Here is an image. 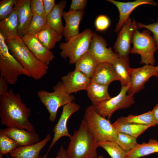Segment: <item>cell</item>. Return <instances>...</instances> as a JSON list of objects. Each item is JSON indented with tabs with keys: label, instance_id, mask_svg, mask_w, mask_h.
Segmentation results:
<instances>
[{
	"label": "cell",
	"instance_id": "obj_4",
	"mask_svg": "<svg viewBox=\"0 0 158 158\" xmlns=\"http://www.w3.org/2000/svg\"><path fill=\"white\" fill-rule=\"evenodd\" d=\"M91 133L98 142L109 140L118 143L117 132L109 120L100 115L93 105L86 108L83 119Z\"/></svg>",
	"mask_w": 158,
	"mask_h": 158
},
{
	"label": "cell",
	"instance_id": "obj_22",
	"mask_svg": "<svg viewBox=\"0 0 158 158\" xmlns=\"http://www.w3.org/2000/svg\"><path fill=\"white\" fill-rule=\"evenodd\" d=\"M18 26L17 12L14 7L11 13L0 21V33L5 40L13 39L18 36Z\"/></svg>",
	"mask_w": 158,
	"mask_h": 158
},
{
	"label": "cell",
	"instance_id": "obj_12",
	"mask_svg": "<svg viewBox=\"0 0 158 158\" xmlns=\"http://www.w3.org/2000/svg\"><path fill=\"white\" fill-rule=\"evenodd\" d=\"M80 109V106L73 102L63 107L60 118L53 130L54 133L53 138L47 152L43 158H47L51 148L59 139L64 136L71 137V135L69 133L67 127L68 121L71 116L78 111Z\"/></svg>",
	"mask_w": 158,
	"mask_h": 158
},
{
	"label": "cell",
	"instance_id": "obj_39",
	"mask_svg": "<svg viewBox=\"0 0 158 158\" xmlns=\"http://www.w3.org/2000/svg\"><path fill=\"white\" fill-rule=\"evenodd\" d=\"M87 2L86 0H72L69 10L73 11L84 10Z\"/></svg>",
	"mask_w": 158,
	"mask_h": 158
},
{
	"label": "cell",
	"instance_id": "obj_1",
	"mask_svg": "<svg viewBox=\"0 0 158 158\" xmlns=\"http://www.w3.org/2000/svg\"><path fill=\"white\" fill-rule=\"evenodd\" d=\"M31 109L23 102L19 93L15 94L11 89L0 97L1 125L35 132L33 125L29 120Z\"/></svg>",
	"mask_w": 158,
	"mask_h": 158
},
{
	"label": "cell",
	"instance_id": "obj_5",
	"mask_svg": "<svg viewBox=\"0 0 158 158\" xmlns=\"http://www.w3.org/2000/svg\"><path fill=\"white\" fill-rule=\"evenodd\" d=\"M53 90L51 92L41 90L37 92L40 101L49 114V119L52 122L56 120L60 107L73 102L75 99L74 95L67 92L61 81H59L54 85Z\"/></svg>",
	"mask_w": 158,
	"mask_h": 158
},
{
	"label": "cell",
	"instance_id": "obj_36",
	"mask_svg": "<svg viewBox=\"0 0 158 158\" xmlns=\"http://www.w3.org/2000/svg\"><path fill=\"white\" fill-rule=\"evenodd\" d=\"M110 20L105 15L98 16L95 21V26L97 31H103L107 29L110 25Z\"/></svg>",
	"mask_w": 158,
	"mask_h": 158
},
{
	"label": "cell",
	"instance_id": "obj_3",
	"mask_svg": "<svg viewBox=\"0 0 158 158\" xmlns=\"http://www.w3.org/2000/svg\"><path fill=\"white\" fill-rule=\"evenodd\" d=\"M11 54L35 80L41 79L47 73L48 66L37 59L28 48L22 37L5 40Z\"/></svg>",
	"mask_w": 158,
	"mask_h": 158
},
{
	"label": "cell",
	"instance_id": "obj_31",
	"mask_svg": "<svg viewBox=\"0 0 158 158\" xmlns=\"http://www.w3.org/2000/svg\"><path fill=\"white\" fill-rule=\"evenodd\" d=\"M99 147L103 148L111 158H126L127 152L124 150L116 142L104 140L98 142Z\"/></svg>",
	"mask_w": 158,
	"mask_h": 158
},
{
	"label": "cell",
	"instance_id": "obj_6",
	"mask_svg": "<svg viewBox=\"0 0 158 158\" xmlns=\"http://www.w3.org/2000/svg\"><path fill=\"white\" fill-rule=\"evenodd\" d=\"M0 73L8 84L14 85L21 75H30L18 60L11 54L5 40L0 33Z\"/></svg>",
	"mask_w": 158,
	"mask_h": 158
},
{
	"label": "cell",
	"instance_id": "obj_34",
	"mask_svg": "<svg viewBox=\"0 0 158 158\" xmlns=\"http://www.w3.org/2000/svg\"><path fill=\"white\" fill-rule=\"evenodd\" d=\"M117 137L118 144L127 152L133 149L138 144L137 138L127 134L117 132Z\"/></svg>",
	"mask_w": 158,
	"mask_h": 158
},
{
	"label": "cell",
	"instance_id": "obj_26",
	"mask_svg": "<svg viewBox=\"0 0 158 158\" xmlns=\"http://www.w3.org/2000/svg\"><path fill=\"white\" fill-rule=\"evenodd\" d=\"M75 69L91 78L99 63L89 50L78 60Z\"/></svg>",
	"mask_w": 158,
	"mask_h": 158
},
{
	"label": "cell",
	"instance_id": "obj_45",
	"mask_svg": "<svg viewBox=\"0 0 158 158\" xmlns=\"http://www.w3.org/2000/svg\"><path fill=\"white\" fill-rule=\"evenodd\" d=\"M6 158H11L10 157H9L8 154L6 155Z\"/></svg>",
	"mask_w": 158,
	"mask_h": 158
},
{
	"label": "cell",
	"instance_id": "obj_30",
	"mask_svg": "<svg viewBox=\"0 0 158 158\" xmlns=\"http://www.w3.org/2000/svg\"><path fill=\"white\" fill-rule=\"evenodd\" d=\"M118 132L123 133L137 138L151 126L132 123H122L116 121L112 124Z\"/></svg>",
	"mask_w": 158,
	"mask_h": 158
},
{
	"label": "cell",
	"instance_id": "obj_46",
	"mask_svg": "<svg viewBox=\"0 0 158 158\" xmlns=\"http://www.w3.org/2000/svg\"><path fill=\"white\" fill-rule=\"evenodd\" d=\"M38 158H42V157L41 156H39Z\"/></svg>",
	"mask_w": 158,
	"mask_h": 158
},
{
	"label": "cell",
	"instance_id": "obj_15",
	"mask_svg": "<svg viewBox=\"0 0 158 158\" xmlns=\"http://www.w3.org/2000/svg\"><path fill=\"white\" fill-rule=\"evenodd\" d=\"M61 80L66 91L70 95L79 91L86 90L91 82V78L75 69L62 77Z\"/></svg>",
	"mask_w": 158,
	"mask_h": 158
},
{
	"label": "cell",
	"instance_id": "obj_41",
	"mask_svg": "<svg viewBox=\"0 0 158 158\" xmlns=\"http://www.w3.org/2000/svg\"><path fill=\"white\" fill-rule=\"evenodd\" d=\"M8 84L6 81L0 76V97L4 95L8 92Z\"/></svg>",
	"mask_w": 158,
	"mask_h": 158
},
{
	"label": "cell",
	"instance_id": "obj_7",
	"mask_svg": "<svg viewBox=\"0 0 158 158\" xmlns=\"http://www.w3.org/2000/svg\"><path fill=\"white\" fill-rule=\"evenodd\" d=\"M94 33L91 29L87 28L67 42L61 43L59 46L61 50V56L64 59L68 58L70 64L75 63L89 50Z\"/></svg>",
	"mask_w": 158,
	"mask_h": 158
},
{
	"label": "cell",
	"instance_id": "obj_14",
	"mask_svg": "<svg viewBox=\"0 0 158 158\" xmlns=\"http://www.w3.org/2000/svg\"><path fill=\"white\" fill-rule=\"evenodd\" d=\"M115 5L119 12V19L114 31L118 33L121 29L133 10L137 7L144 4L154 6H158V4L153 0H136L132 2H123L115 0H107Z\"/></svg>",
	"mask_w": 158,
	"mask_h": 158
},
{
	"label": "cell",
	"instance_id": "obj_2",
	"mask_svg": "<svg viewBox=\"0 0 158 158\" xmlns=\"http://www.w3.org/2000/svg\"><path fill=\"white\" fill-rule=\"evenodd\" d=\"M66 150L68 158H97L98 142L83 119L79 128L74 131Z\"/></svg>",
	"mask_w": 158,
	"mask_h": 158
},
{
	"label": "cell",
	"instance_id": "obj_23",
	"mask_svg": "<svg viewBox=\"0 0 158 158\" xmlns=\"http://www.w3.org/2000/svg\"><path fill=\"white\" fill-rule=\"evenodd\" d=\"M119 79L121 86H126L130 84V76L128 56H119L111 63Z\"/></svg>",
	"mask_w": 158,
	"mask_h": 158
},
{
	"label": "cell",
	"instance_id": "obj_17",
	"mask_svg": "<svg viewBox=\"0 0 158 158\" xmlns=\"http://www.w3.org/2000/svg\"><path fill=\"white\" fill-rule=\"evenodd\" d=\"M85 13L84 10L63 11L62 17L65 22L62 36L67 42L70 38L78 34L80 23Z\"/></svg>",
	"mask_w": 158,
	"mask_h": 158
},
{
	"label": "cell",
	"instance_id": "obj_33",
	"mask_svg": "<svg viewBox=\"0 0 158 158\" xmlns=\"http://www.w3.org/2000/svg\"><path fill=\"white\" fill-rule=\"evenodd\" d=\"M47 24V17L37 15L33 16L28 25L27 33L35 35L44 28Z\"/></svg>",
	"mask_w": 158,
	"mask_h": 158
},
{
	"label": "cell",
	"instance_id": "obj_10",
	"mask_svg": "<svg viewBox=\"0 0 158 158\" xmlns=\"http://www.w3.org/2000/svg\"><path fill=\"white\" fill-rule=\"evenodd\" d=\"M130 82L127 94L133 96L144 87L146 83L152 77H158V71L157 66L150 64H145L137 68H130Z\"/></svg>",
	"mask_w": 158,
	"mask_h": 158
},
{
	"label": "cell",
	"instance_id": "obj_47",
	"mask_svg": "<svg viewBox=\"0 0 158 158\" xmlns=\"http://www.w3.org/2000/svg\"><path fill=\"white\" fill-rule=\"evenodd\" d=\"M157 70L158 71V66H157Z\"/></svg>",
	"mask_w": 158,
	"mask_h": 158
},
{
	"label": "cell",
	"instance_id": "obj_11",
	"mask_svg": "<svg viewBox=\"0 0 158 158\" xmlns=\"http://www.w3.org/2000/svg\"><path fill=\"white\" fill-rule=\"evenodd\" d=\"M134 19L129 18L118 32L114 46L115 53L122 56H128L130 53V44L135 31L138 30Z\"/></svg>",
	"mask_w": 158,
	"mask_h": 158
},
{
	"label": "cell",
	"instance_id": "obj_44",
	"mask_svg": "<svg viewBox=\"0 0 158 158\" xmlns=\"http://www.w3.org/2000/svg\"><path fill=\"white\" fill-rule=\"evenodd\" d=\"M97 158H105L103 156L101 155L98 156Z\"/></svg>",
	"mask_w": 158,
	"mask_h": 158
},
{
	"label": "cell",
	"instance_id": "obj_13",
	"mask_svg": "<svg viewBox=\"0 0 158 158\" xmlns=\"http://www.w3.org/2000/svg\"><path fill=\"white\" fill-rule=\"evenodd\" d=\"M105 40L101 36L94 32L89 50L93 55L99 63L111 62L119 55L114 52L111 48L107 47Z\"/></svg>",
	"mask_w": 158,
	"mask_h": 158
},
{
	"label": "cell",
	"instance_id": "obj_21",
	"mask_svg": "<svg viewBox=\"0 0 158 158\" xmlns=\"http://www.w3.org/2000/svg\"><path fill=\"white\" fill-rule=\"evenodd\" d=\"M51 136L47 134L41 141L34 144L19 146L11 153V158H38L40 151L49 141Z\"/></svg>",
	"mask_w": 158,
	"mask_h": 158
},
{
	"label": "cell",
	"instance_id": "obj_40",
	"mask_svg": "<svg viewBox=\"0 0 158 158\" xmlns=\"http://www.w3.org/2000/svg\"><path fill=\"white\" fill-rule=\"evenodd\" d=\"M45 16L47 17L56 5L54 0H42Z\"/></svg>",
	"mask_w": 158,
	"mask_h": 158
},
{
	"label": "cell",
	"instance_id": "obj_37",
	"mask_svg": "<svg viewBox=\"0 0 158 158\" xmlns=\"http://www.w3.org/2000/svg\"><path fill=\"white\" fill-rule=\"evenodd\" d=\"M137 25L138 29L145 28L152 33L153 37L156 43L157 47L158 49V20L156 23L148 25L137 22Z\"/></svg>",
	"mask_w": 158,
	"mask_h": 158
},
{
	"label": "cell",
	"instance_id": "obj_29",
	"mask_svg": "<svg viewBox=\"0 0 158 158\" xmlns=\"http://www.w3.org/2000/svg\"><path fill=\"white\" fill-rule=\"evenodd\" d=\"M116 121L121 123L145 125L151 127L156 125L151 110L139 115L130 114L126 117L121 116Z\"/></svg>",
	"mask_w": 158,
	"mask_h": 158
},
{
	"label": "cell",
	"instance_id": "obj_18",
	"mask_svg": "<svg viewBox=\"0 0 158 158\" xmlns=\"http://www.w3.org/2000/svg\"><path fill=\"white\" fill-rule=\"evenodd\" d=\"M0 130L16 142L19 146L30 145L39 142V135L35 131L11 127Z\"/></svg>",
	"mask_w": 158,
	"mask_h": 158
},
{
	"label": "cell",
	"instance_id": "obj_42",
	"mask_svg": "<svg viewBox=\"0 0 158 158\" xmlns=\"http://www.w3.org/2000/svg\"><path fill=\"white\" fill-rule=\"evenodd\" d=\"M51 158H68L65 149L63 144L61 146L56 156Z\"/></svg>",
	"mask_w": 158,
	"mask_h": 158
},
{
	"label": "cell",
	"instance_id": "obj_43",
	"mask_svg": "<svg viewBox=\"0 0 158 158\" xmlns=\"http://www.w3.org/2000/svg\"><path fill=\"white\" fill-rule=\"evenodd\" d=\"M151 111L154 122L158 125V102Z\"/></svg>",
	"mask_w": 158,
	"mask_h": 158
},
{
	"label": "cell",
	"instance_id": "obj_28",
	"mask_svg": "<svg viewBox=\"0 0 158 158\" xmlns=\"http://www.w3.org/2000/svg\"><path fill=\"white\" fill-rule=\"evenodd\" d=\"M108 86L91 82L86 91L87 97L91 101L92 105L111 97L108 92Z\"/></svg>",
	"mask_w": 158,
	"mask_h": 158
},
{
	"label": "cell",
	"instance_id": "obj_35",
	"mask_svg": "<svg viewBox=\"0 0 158 158\" xmlns=\"http://www.w3.org/2000/svg\"><path fill=\"white\" fill-rule=\"evenodd\" d=\"M17 0H2L0 1V20H1L12 12Z\"/></svg>",
	"mask_w": 158,
	"mask_h": 158
},
{
	"label": "cell",
	"instance_id": "obj_9",
	"mask_svg": "<svg viewBox=\"0 0 158 158\" xmlns=\"http://www.w3.org/2000/svg\"><path fill=\"white\" fill-rule=\"evenodd\" d=\"M129 87L130 84L126 86H121L120 92L116 96L93 105L97 112L110 120L116 111L130 107L135 101L133 96L127 94Z\"/></svg>",
	"mask_w": 158,
	"mask_h": 158
},
{
	"label": "cell",
	"instance_id": "obj_32",
	"mask_svg": "<svg viewBox=\"0 0 158 158\" xmlns=\"http://www.w3.org/2000/svg\"><path fill=\"white\" fill-rule=\"evenodd\" d=\"M19 146L16 142L0 130V158L10 154Z\"/></svg>",
	"mask_w": 158,
	"mask_h": 158
},
{
	"label": "cell",
	"instance_id": "obj_19",
	"mask_svg": "<svg viewBox=\"0 0 158 158\" xmlns=\"http://www.w3.org/2000/svg\"><path fill=\"white\" fill-rule=\"evenodd\" d=\"M14 7L16 10L18 17V35L22 37L27 33L28 25L33 16L30 9V0H17Z\"/></svg>",
	"mask_w": 158,
	"mask_h": 158
},
{
	"label": "cell",
	"instance_id": "obj_8",
	"mask_svg": "<svg viewBox=\"0 0 158 158\" xmlns=\"http://www.w3.org/2000/svg\"><path fill=\"white\" fill-rule=\"evenodd\" d=\"M131 43L133 46L130 53L140 55L141 64L154 65L156 60L154 53L157 49L150 31L146 29L142 32L136 30L133 35Z\"/></svg>",
	"mask_w": 158,
	"mask_h": 158
},
{
	"label": "cell",
	"instance_id": "obj_24",
	"mask_svg": "<svg viewBox=\"0 0 158 158\" xmlns=\"http://www.w3.org/2000/svg\"><path fill=\"white\" fill-rule=\"evenodd\" d=\"M67 5L65 0L56 4L53 9L47 17V25L62 35L64 29L62 18L63 10Z\"/></svg>",
	"mask_w": 158,
	"mask_h": 158
},
{
	"label": "cell",
	"instance_id": "obj_25",
	"mask_svg": "<svg viewBox=\"0 0 158 158\" xmlns=\"http://www.w3.org/2000/svg\"><path fill=\"white\" fill-rule=\"evenodd\" d=\"M45 47L50 50L56 43L61 41L62 35L47 25L36 34L33 35Z\"/></svg>",
	"mask_w": 158,
	"mask_h": 158
},
{
	"label": "cell",
	"instance_id": "obj_38",
	"mask_svg": "<svg viewBox=\"0 0 158 158\" xmlns=\"http://www.w3.org/2000/svg\"><path fill=\"white\" fill-rule=\"evenodd\" d=\"M30 9L33 16H45L42 0H30Z\"/></svg>",
	"mask_w": 158,
	"mask_h": 158
},
{
	"label": "cell",
	"instance_id": "obj_16",
	"mask_svg": "<svg viewBox=\"0 0 158 158\" xmlns=\"http://www.w3.org/2000/svg\"><path fill=\"white\" fill-rule=\"evenodd\" d=\"M23 40L30 50L39 59L48 66L55 57L53 52L44 46L32 34L27 33Z\"/></svg>",
	"mask_w": 158,
	"mask_h": 158
},
{
	"label": "cell",
	"instance_id": "obj_27",
	"mask_svg": "<svg viewBox=\"0 0 158 158\" xmlns=\"http://www.w3.org/2000/svg\"><path fill=\"white\" fill-rule=\"evenodd\" d=\"M155 153H158V141L151 139L147 143H138L133 149L127 152L126 158H140Z\"/></svg>",
	"mask_w": 158,
	"mask_h": 158
},
{
	"label": "cell",
	"instance_id": "obj_20",
	"mask_svg": "<svg viewBox=\"0 0 158 158\" xmlns=\"http://www.w3.org/2000/svg\"><path fill=\"white\" fill-rule=\"evenodd\" d=\"M91 81L99 84L109 86L119 79L111 63H99L91 78Z\"/></svg>",
	"mask_w": 158,
	"mask_h": 158
}]
</instances>
